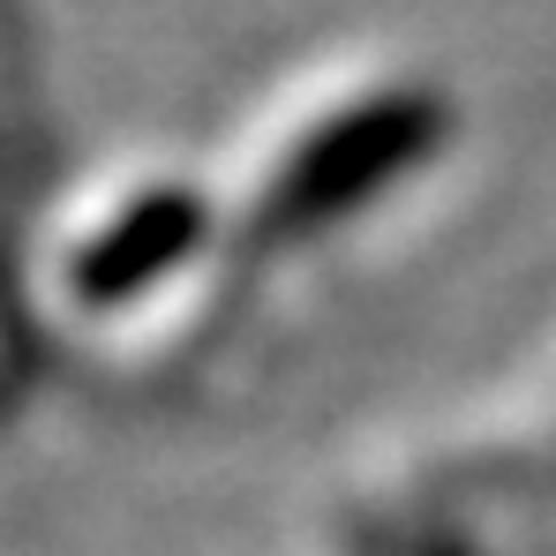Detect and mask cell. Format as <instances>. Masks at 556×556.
Listing matches in <instances>:
<instances>
[{"mask_svg":"<svg viewBox=\"0 0 556 556\" xmlns=\"http://www.w3.org/2000/svg\"><path fill=\"white\" fill-rule=\"evenodd\" d=\"M437 143V105L429 98H376L362 113L331 121L316 143H301L278 166L271 195H264V241L286 233H316L331 218H346L354 203H369L391 174H406L421 151Z\"/></svg>","mask_w":556,"mask_h":556,"instance_id":"1","label":"cell"},{"mask_svg":"<svg viewBox=\"0 0 556 556\" xmlns=\"http://www.w3.org/2000/svg\"><path fill=\"white\" fill-rule=\"evenodd\" d=\"M195 226H203V218H195L188 195H151V203H136L121 226H105L91 241V256L76 264V286H84L91 301H128V293H143L166 264H181Z\"/></svg>","mask_w":556,"mask_h":556,"instance_id":"2","label":"cell"}]
</instances>
